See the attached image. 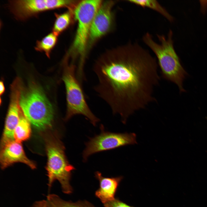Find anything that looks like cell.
I'll use <instances>...</instances> for the list:
<instances>
[{"mask_svg":"<svg viewBox=\"0 0 207 207\" xmlns=\"http://www.w3.org/2000/svg\"><path fill=\"white\" fill-rule=\"evenodd\" d=\"M0 95L1 97V95L3 94L5 90V87L3 81H1L0 82Z\"/></svg>","mask_w":207,"mask_h":207,"instance_id":"obj_20","label":"cell"},{"mask_svg":"<svg viewBox=\"0 0 207 207\" xmlns=\"http://www.w3.org/2000/svg\"><path fill=\"white\" fill-rule=\"evenodd\" d=\"M157 35L159 44L154 41L149 33L143 36V41L155 54L162 78L176 85L180 92H184L183 83L187 73L174 49L172 32L170 30L167 37L163 35Z\"/></svg>","mask_w":207,"mask_h":207,"instance_id":"obj_2","label":"cell"},{"mask_svg":"<svg viewBox=\"0 0 207 207\" xmlns=\"http://www.w3.org/2000/svg\"><path fill=\"white\" fill-rule=\"evenodd\" d=\"M73 2L65 0H10L9 7L17 20L25 21L42 12L68 6Z\"/></svg>","mask_w":207,"mask_h":207,"instance_id":"obj_8","label":"cell"},{"mask_svg":"<svg viewBox=\"0 0 207 207\" xmlns=\"http://www.w3.org/2000/svg\"><path fill=\"white\" fill-rule=\"evenodd\" d=\"M158 67L157 59L147 50L137 43H128L95 67L98 81L94 90L125 124L136 112L156 101Z\"/></svg>","mask_w":207,"mask_h":207,"instance_id":"obj_1","label":"cell"},{"mask_svg":"<svg viewBox=\"0 0 207 207\" xmlns=\"http://www.w3.org/2000/svg\"><path fill=\"white\" fill-rule=\"evenodd\" d=\"M47 207H95L86 201L76 202L66 201L55 194H49L47 196Z\"/></svg>","mask_w":207,"mask_h":207,"instance_id":"obj_15","label":"cell"},{"mask_svg":"<svg viewBox=\"0 0 207 207\" xmlns=\"http://www.w3.org/2000/svg\"><path fill=\"white\" fill-rule=\"evenodd\" d=\"M103 205L105 207H132L116 198Z\"/></svg>","mask_w":207,"mask_h":207,"instance_id":"obj_18","label":"cell"},{"mask_svg":"<svg viewBox=\"0 0 207 207\" xmlns=\"http://www.w3.org/2000/svg\"><path fill=\"white\" fill-rule=\"evenodd\" d=\"M55 19L52 27V32L58 36L69 26L71 17L69 12L58 14L55 13Z\"/></svg>","mask_w":207,"mask_h":207,"instance_id":"obj_17","label":"cell"},{"mask_svg":"<svg viewBox=\"0 0 207 207\" xmlns=\"http://www.w3.org/2000/svg\"><path fill=\"white\" fill-rule=\"evenodd\" d=\"M76 68L73 64L64 65L62 79L65 87L66 110L65 120L78 115L83 116L96 126L99 119L92 112L86 100L82 84L78 79Z\"/></svg>","mask_w":207,"mask_h":207,"instance_id":"obj_5","label":"cell"},{"mask_svg":"<svg viewBox=\"0 0 207 207\" xmlns=\"http://www.w3.org/2000/svg\"><path fill=\"white\" fill-rule=\"evenodd\" d=\"M0 161L1 168L3 169L18 162L24 163L32 169L36 168L35 164L26 155L21 143L15 140L1 147Z\"/></svg>","mask_w":207,"mask_h":207,"instance_id":"obj_10","label":"cell"},{"mask_svg":"<svg viewBox=\"0 0 207 207\" xmlns=\"http://www.w3.org/2000/svg\"><path fill=\"white\" fill-rule=\"evenodd\" d=\"M100 0H84L79 3L75 8L74 15L78 27L73 49L80 56L78 66L84 67V52L86 47L94 17L101 4Z\"/></svg>","mask_w":207,"mask_h":207,"instance_id":"obj_6","label":"cell"},{"mask_svg":"<svg viewBox=\"0 0 207 207\" xmlns=\"http://www.w3.org/2000/svg\"><path fill=\"white\" fill-rule=\"evenodd\" d=\"M99 135L90 139L86 143V147L83 153L84 161H87L88 157L94 154L137 143L135 133L106 131L102 126Z\"/></svg>","mask_w":207,"mask_h":207,"instance_id":"obj_7","label":"cell"},{"mask_svg":"<svg viewBox=\"0 0 207 207\" xmlns=\"http://www.w3.org/2000/svg\"><path fill=\"white\" fill-rule=\"evenodd\" d=\"M20 105L27 118L34 126L40 130L50 127L53 118L52 106L41 88L31 82L23 86Z\"/></svg>","mask_w":207,"mask_h":207,"instance_id":"obj_3","label":"cell"},{"mask_svg":"<svg viewBox=\"0 0 207 207\" xmlns=\"http://www.w3.org/2000/svg\"><path fill=\"white\" fill-rule=\"evenodd\" d=\"M95 175L99 183V187L95 193L96 196L103 204L114 199L118 187L122 177H105L98 171Z\"/></svg>","mask_w":207,"mask_h":207,"instance_id":"obj_12","label":"cell"},{"mask_svg":"<svg viewBox=\"0 0 207 207\" xmlns=\"http://www.w3.org/2000/svg\"><path fill=\"white\" fill-rule=\"evenodd\" d=\"M130 3L143 7H147L158 12L170 22L173 21V18L166 10L157 1L153 0H128Z\"/></svg>","mask_w":207,"mask_h":207,"instance_id":"obj_16","label":"cell"},{"mask_svg":"<svg viewBox=\"0 0 207 207\" xmlns=\"http://www.w3.org/2000/svg\"><path fill=\"white\" fill-rule=\"evenodd\" d=\"M31 134L30 122L21 109L19 120L14 131V140L16 141L21 143L29 139Z\"/></svg>","mask_w":207,"mask_h":207,"instance_id":"obj_13","label":"cell"},{"mask_svg":"<svg viewBox=\"0 0 207 207\" xmlns=\"http://www.w3.org/2000/svg\"><path fill=\"white\" fill-rule=\"evenodd\" d=\"M21 110L19 97L16 95L12 96L1 140V147L15 140L14 131L19 120Z\"/></svg>","mask_w":207,"mask_h":207,"instance_id":"obj_11","label":"cell"},{"mask_svg":"<svg viewBox=\"0 0 207 207\" xmlns=\"http://www.w3.org/2000/svg\"><path fill=\"white\" fill-rule=\"evenodd\" d=\"M58 36L53 32H50L40 40H37L34 49L37 51L44 52L49 58L56 45Z\"/></svg>","mask_w":207,"mask_h":207,"instance_id":"obj_14","label":"cell"},{"mask_svg":"<svg viewBox=\"0 0 207 207\" xmlns=\"http://www.w3.org/2000/svg\"><path fill=\"white\" fill-rule=\"evenodd\" d=\"M114 4L108 1L101 4L93 19L89 37L91 41L101 37L108 31L113 22L112 8Z\"/></svg>","mask_w":207,"mask_h":207,"instance_id":"obj_9","label":"cell"},{"mask_svg":"<svg viewBox=\"0 0 207 207\" xmlns=\"http://www.w3.org/2000/svg\"><path fill=\"white\" fill-rule=\"evenodd\" d=\"M45 145L47 157L46 169L49 189L54 181L57 180L64 193H71L72 188L70 181L72 172L75 168L67 160L64 145L59 139L54 137L46 139Z\"/></svg>","mask_w":207,"mask_h":207,"instance_id":"obj_4","label":"cell"},{"mask_svg":"<svg viewBox=\"0 0 207 207\" xmlns=\"http://www.w3.org/2000/svg\"><path fill=\"white\" fill-rule=\"evenodd\" d=\"M46 200H42L35 202L32 207H47Z\"/></svg>","mask_w":207,"mask_h":207,"instance_id":"obj_19","label":"cell"}]
</instances>
